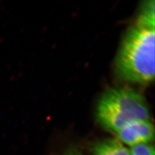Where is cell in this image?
<instances>
[{
	"label": "cell",
	"instance_id": "obj_5",
	"mask_svg": "<svg viewBox=\"0 0 155 155\" xmlns=\"http://www.w3.org/2000/svg\"><path fill=\"white\" fill-rule=\"evenodd\" d=\"M155 1L147 0L140 6L139 15L135 23L155 28Z\"/></svg>",
	"mask_w": 155,
	"mask_h": 155
},
{
	"label": "cell",
	"instance_id": "obj_2",
	"mask_svg": "<svg viewBox=\"0 0 155 155\" xmlns=\"http://www.w3.org/2000/svg\"><path fill=\"white\" fill-rule=\"evenodd\" d=\"M95 117L106 130L116 133L137 120H150V109L144 96L134 89L116 87L108 89L98 101Z\"/></svg>",
	"mask_w": 155,
	"mask_h": 155
},
{
	"label": "cell",
	"instance_id": "obj_4",
	"mask_svg": "<svg viewBox=\"0 0 155 155\" xmlns=\"http://www.w3.org/2000/svg\"><path fill=\"white\" fill-rule=\"evenodd\" d=\"M93 155H130V150L118 139H106L92 145Z\"/></svg>",
	"mask_w": 155,
	"mask_h": 155
},
{
	"label": "cell",
	"instance_id": "obj_1",
	"mask_svg": "<svg viewBox=\"0 0 155 155\" xmlns=\"http://www.w3.org/2000/svg\"><path fill=\"white\" fill-rule=\"evenodd\" d=\"M115 70L122 80L147 84L155 78V28L135 23L128 28L118 51Z\"/></svg>",
	"mask_w": 155,
	"mask_h": 155
},
{
	"label": "cell",
	"instance_id": "obj_3",
	"mask_svg": "<svg viewBox=\"0 0 155 155\" xmlns=\"http://www.w3.org/2000/svg\"><path fill=\"white\" fill-rule=\"evenodd\" d=\"M122 144L132 147L141 144H149L155 138V129L150 120H137L121 127L116 133Z\"/></svg>",
	"mask_w": 155,
	"mask_h": 155
},
{
	"label": "cell",
	"instance_id": "obj_6",
	"mask_svg": "<svg viewBox=\"0 0 155 155\" xmlns=\"http://www.w3.org/2000/svg\"><path fill=\"white\" fill-rule=\"evenodd\" d=\"M130 155H155V148L150 144H141L130 147Z\"/></svg>",
	"mask_w": 155,
	"mask_h": 155
},
{
	"label": "cell",
	"instance_id": "obj_7",
	"mask_svg": "<svg viewBox=\"0 0 155 155\" xmlns=\"http://www.w3.org/2000/svg\"><path fill=\"white\" fill-rule=\"evenodd\" d=\"M61 155H84L77 148L71 147L66 150Z\"/></svg>",
	"mask_w": 155,
	"mask_h": 155
}]
</instances>
